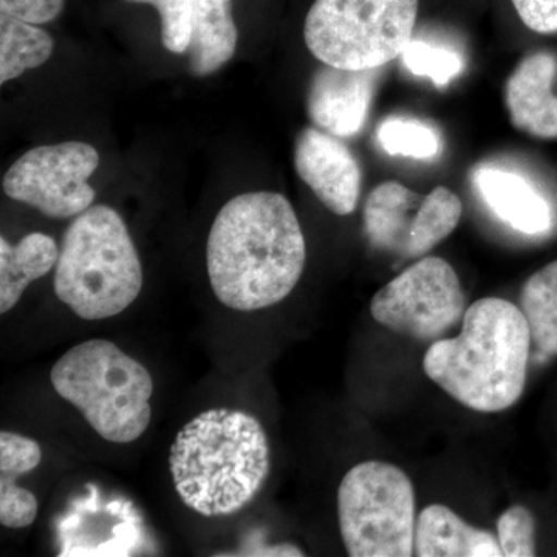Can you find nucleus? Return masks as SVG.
Masks as SVG:
<instances>
[{"mask_svg": "<svg viewBox=\"0 0 557 557\" xmlns=\"http://www.w3.org/2000/svg\"><path fill=\"white\" fill-rule=\"evenodd\" d=\"M379 69L348 70L324 64L314 73L307 112L314 126L338 138L364 127L375 95Z\"/></svg>", "mask_w": 557, "mask_h": 557, "instance_id": "obj_12", "label": "nucleus"}, {"mask_svg": "<svg viewBox=\"0 0 557 557\" xmlns=\"http://www.w3.org/2000/svg\"><path fill=\"white\" fill-rule=\"evenodd\" d=\"M416 555L420 557H500L496 534L465 522L445 505H429L417 519Z\"/></svg>", "mask_w": 557, "mask_h": 557, "instance_id": "obj_15", "label": "nucleus"}, {"mask_svg": "<svg viewBox=\"0 0 557 557\" xmlns=\"http://www.w3.org/2000/svg\"><path fill=\"white\" fill-rule=\"evenodd\" d=\"M65 0H0V11L30 24H47L64 10Z\"/></svg>", "mask_w": 557, "mask_h": 557, "instance_id": "obj_24", "label": "nucleus"}, {"mask_svg": "<svg viewBox=\"0 0 557 557\" xmlns=\"http://www.w3.org/2000/svg\"><path fill=\"white\" fill-rule=\"evenodd\" d=\"M467 296L460 278L442 258H421L373 296L370 313L379 324L409 338L442 339L463 321Z\"/></svg>", "mask_w": 557, "mask_h": 557, "instance_id": "obj_8", "label": "nucleus"}, {"mask_svg": "<svg viewBox=\"0 0 557 557\" xmlns=\"http://www.w3.org/2000/svg\"><path fill=\"white\" fill-rule=\"evenodd\" d=\"M520 310L537 354L557 355V260L528 277L520 292Z\"/></svg>", "mask_w": 557, "mask_h": 557, "instance_id": "obj_19", "label": "nucleus"}, {"mask_svg": "<svg viewBox=\"0 0 557 557\" xmlns=\"http://www.w3.org/2000/svg\"><path fill=\"white\" fill-rule=\"evenodd\" d=\"M131 3H149L159 11L161 40L171 53L185 54L190 39V0H126Z\"/></svg>", "mask_w": 557, "mask_h": 557, "instance_id": "obj_23", "label": "nucleus"}, {"mask_svg": "<svg viewBox=\"0 0 557 557\" xmlns=\"http://www.w3.org/2000/svg\"><path fill=\"white\" fill-rule=\"evenodd\" d=\"M341 537L351 557L416 555V490L403 469L362 461L338 490Z\"/></svg>", "mask_w": 557, "mask_h": 557, "instance_id": "obj_7", "label": "nucleus"}, {"mask_svg": "<svg viewBox=\"0 0 557 557\" xmlns=\"http://www.w3.org/2000/svg\"><path fill=\"white\" fill-rule=\"evenodd\" d=\"M557 61L537 51L519 62L505 84V104L512 126L534 138H557V97L553 83Z\"/></svg>", "mask_w": 557, "mask_h": 557, "instance_id": "obj_13", "label": "nucleus"}, {"mask_svg": "<svg viewBox=\"0 0 557 557\" xmlns=\"http://www.w3.org/2000/svg\"><path fill=\"white\" fill-rule=\"evenodd\" d=\"M307 245L292 203L247 193L220 209L209 231L207 269L215 298L236 311L269 309L298 285Z\"/></svg>", "mask_w": 557, "mask_h": 557, "instance_id": "obj_1", "label": "nucleus"}, {"mask_svg": "<svg viewBox=\"0 0 557 557\" xmlns=\"http://www.w3.org/2000/svg\"><path fill=\"white\" fill-rule=\"evenodd\" d=\"M474 185L486 207L512 230L536 236L552 226L547 200L520 175L482 168L475 172Z\"/></svg>", "mask_w": 557, "mask_h": 557, "instance_id": "obj_14", "label": "nucleus"}, {"mask_svg": "<svg viewBox=\"0 0 557 557\" xmlns=\"http://www.w3.org/2000/svg\"><path fill=\"white\" fill-rule=\"evenodd\" d=\"M376 137L388 156L431 160L442 149L437 132L418 120L388 119L381 124Z\"/></svg>", "mask_w": 557, "mask_h": 557, "instance_id": "obj_20", "label": "nucleus"}, {"mask_svg": "<svg viewBox=\"0 0 557 557\" xmlns=\"http://www.w3.org/2000/svg\"><path fill=\"white\" fill-rule=\"evenodd\" d=\"M98 164V150L87 143L39 146L25 152L7 171L3 193L10 199L38 209L46 218H76L97 197L89 178Z\"/></svg>", "mask_w": 557, "mask_h": 557, "instance_id": "obj_10", "label": "nucleus"}, {"mask_svg": "<svg viewBox=\"0 0 557 557\" xmlns=\"http://www.w3.org/2000/svg\"><path fill=\"white\" fill-rule=\"evenodd\" d=\"M53 287L61 302L86 321L119 317L137 300L141 260L115 209L94 205L76 215L62 239Z\"/></svg>", "mask_w": 557, "mask_h": 557, "instance_id": "obj_4", "label": "nucleus"}, {"mask_svg": "<svg viewBox=\"0 0 557 557\" xmlns=\"http://www.w3.org/2000/svg\"><path fill=\"white\" fill-rule=\"evenodd\" d=\"M520 21L536 33L557 32V0H511Z\"/></svg>", "mask_w": 557, "mask_h": 557, "instance_id": "obj_25", "label": "nucleus"}, {"mask_svg": "<svg viewBox=\"0 0 557 557\" xmlns=\"http://www.w3.org/2000/svg\"><path fill=\"white\" fill-rule=\"evenodd\" d=\"M531 344L520 307L507 299L483 298L465 311L456 338L435 341L428 348L424 373L475 412H504L525 391Z\"/></svg>", "mask_w": 557, "mask_h": 557, "instance_id": "obj_2", "label": "nucleus"}, {"mask_svg": "<svg viewBox=\"0 0 557 557\" xmlns=\"http://www.w3.org/2000/svg\"><path fill=\"white\" fill-rule=\"evenodd\" d=\"M497 539L507 557L536 556V520L530 509L512 505L497 520Z\"/></svg>", "mask_w": 557, "mask_h": 557, "instance_id": "obj_22", "label": "nucleus"}, {"mask_svg": "<svg viewBox=\"0 0 557 557\" xmlns=\"http://www.w3.org/2000/svg\"><path fill=\"white\" fill-rule=\"evenodd\" d=\"M50 381L106 442L126 445L148 431L152 376L112 341L89 339L70 348L54 362Z\"/></svg>", "mask_w": 557, "mask_h": 557, "instance_id": "obj_5", "label": "nucleus"}, {"mask_svg": "<svg viewBox=\"0 0 557 557\" xmlns=\"http://www.w3.org/2000/svg\"><path fill=\"white\" fill-rule=\"evenodd\" d=\"M170 471L183 504L205 518H226L248 507L270 474V443L258 418L209 409L178 432Z\"/></svg>", "mask_w": 557, "mask_h": 557, "instance_id": "obj_3", "label": "nucleus"}, {"mask_svg": "<svg viewBox=\"0 0 557 557\" xmlns=\"http://www.w3.org/2000/svg\"><path fill=\"white\" fill-rule=\"evenodd\" d=\"M295 168L319 201L336 215L357 209L361 194V168L338 137L306 127L295 143Z\"/></svg>", "mask_w": 557, "mask_h": 557, "instance_id": "obj_11", "label": "nucleus"}, {"mask_svg": "<svg viewBox=\"0 0 557 557\" xmlns=\"http://www.w3.org/2000/svg\"><path fill=\"white\" fill-rule=\"evenodd\" d=\"M461 212V200L445 186L420 196L401 183H381L366 201L364 233L380 251L420 259L454 233Z\"/></svg>", "mask_w": 557, "mask_h": 557, "instance_id": "obj_9", "label": "nucleus"}, {"mask_svg": "<svg viewBox=\"0 0 557 557\" xmlns=\"http://www.w3.org/2000/svg\"><path fill=\"white\" fill-rule=\"evenodd\" d=\"M53 38L30 22L0 11V84L20 78L46 64L53 54Z\"/></svg>", "mask_w": 557, "mask_h": 557, "instance_id": "obj_18", "label": "nucleus"}, {"mask_svg": "<svg viewBox=\"0 0 557 557\" xmlns=\"http://www.w3.org/2000/svg\"><path fill=\"white\" fill-rule=\"evenodd\" d=\"M233 0H190L189 70L207 76L218 72L236 53L237 32L231 14Z\"/></svg>", "mask_w": 557, "mask_h": 557, "instance_id": "obj_16", "label": "nucleus"}, {"mask_svg": "<svg viewBox=\"0 0 557 557\" xmlns=\"http://www.w3.org/2000/svg\"><path fill=\"white\" fill-rule=\"evenodd\" d=\"M399 58L409 72L431 79L437 87L446 86L463 69L456 53L421 40H410Z\"/></svg>", "mask_w": 557, "mask_h": 557, "instance_id": "obj_21", "label": "nucleus"}, {"mask_svg": "<svg viewBox=\"0 0 557 557\" xmlns=\"http://www.w3.org/2000/svg\"><path fill=\"white\" fill-rule=\"evenodd\" d=\"M58 258L57 242L47 234H27L17 245L0 237V313L13 310L28 285L49 274Z\"/></svg>", "mask_w": 557, "mask_h": 557, "instance_id": "obj_17", "label": "nucleus"}, {"mask_svg": "<svg viewBox=\"0 0 557 557\" xmlns=\"http://www.w3.org/2000/svg\"><path fill=\"white\" fill-rule=\"evenodd\" d=\"M418 0H314L304 40L322 64L380 69L412 40Z\"/></svg>", "mask_w": 557, "mask_h": 557, "instance_id": "obj_6", "label": "nucleus"}]
</instances>
